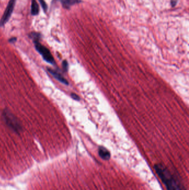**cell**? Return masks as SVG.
<instances>
[{"label":"cell","mask_w":189,"mask_h":190,"mask_svg":"<svg viewBox=\"0 0 189 190\" xmlns=\"http://www.w3.org/2000/svg\"><path fill=\"white\" fill-rule=\"evenodd\" d=\"M155 170L167 190H184L179 181L162 164L154 166Z\"/></svg>","instance_id":"6da1fadb"},{"label":"cell","mask_w":189,"mask_h":190,"mask_svg":"<svg viewBox=\"0 0 189 190\" xmlns=\"http://www.w3.org/2000/svg\"><path fill=\"white\" fill-rule=\"evenodd\" d=\"M3 120L7 125L17 133H19L22 130V126L18 120L12 112L7 109H5L3 112Z\"/></svg>","instance_id":"7a4b0ae2"},{"label":"cell","mask_w":189,"mask_h":190,"mask_svg":"<svg viewBox=\"0 0 189 190\" xmlns=\"http://www.w3.org/2000/svg\"><path fill=\"white\" fill-rule=\"evenodd\" d=\"M34 43L35 45L36 49L42 56L43 59L47 63H51V64H54L55 59L53 57L51 53L49 51V49L45 46H43L42 45H41L39 42V41L35 42Z\"/></svg>","instance_id":"3957f363"},{"label":"cell","mask_w":189,"mask_h":190,"mask_svg":"<svg viewBox=\"0 0 189 190\" xmlns=\"http://www.w3.org/2000/svg\"><path fill=\"white\" fill-rule=\"evenodd\" d=\"M16 2V0H10L8 2V5L4 12L3 16L0 20V26H3L10 20V17L13 12Z\"/></svg>","instance_id":"277c9868"},{"label":"cell","mask_w":189,"mask_h":190,"mask_svg":"<svg viewBox=\"0 0 189 190\" xmlns=\"http://www.w3.org/2000/svg\"><path fill=\"white\" fill-rule=\"evenodd\" d=\"M98 154L104 160H109L111 158V154L107 148L101 146L98 149Z\"/></svg>","instance_id":"5b68a950"},{"label":"cell","mask_w":189,"mask_h":190,"mask_svg":"<svg viewBox=\"0 0 189 190\" xmlns=\"http://www.w3.org/2000/svg\"><path fill=\"white\" fill-rule=\"evenodd\" d=\"M48 70L49 73H51L55 77V78L57 80H58L59 81L62 82V83L65 84V85H68V81L59 73L55 71V70H52V69H48Z\"/></svg>","instance_id":"8992f818"},{"label":"cell","mask_w":189,"mask_h":190,"mask_svg":"<svg viewBox=\"0 0 189 190\" xmlns=\"http://www.w3.org/2000/svg\"><path fill=\"white\" fill-rule=\"evenodd\" d=\"M60 1L63 7L65 9H69L73 5L81 2L79 0H60Z\"/></svg>","instance_id":"52a82bcc"},{"label":"cell","mask_w":189,"mask_h":190,"mask_svg":"<svg viewBox=\"0 0 189 190\" xmlns=\"http://www.w3.org/2000/svg\"><path fill=\"white\" fill-rule=\"evenodd\" d=\"M39 6L36 0H32L31 3V14L33 16H36L39 13Z\"/></svg>","instance_id":"ba28073f"},{"label":"cell","mask_w":189,"mask_h":190,"mask_svg":"<svg viewBox=\"0 0 189 190\" xmlns=\"http://www.w3.org/2000/svg\"><path fill=\"white\" fill-rule=\"evenodd\" d=\"M29 37L33 40V42H38L41 39V34L38 33L32 32L29 35Z\"/></svg>","instance_id":"9c48e42d"},{"label":"cell","mask_w":189,"mask_h":190,"mask_svg":"<svg viewBox=\"0 0 189 190\" xmlns=\"http://www.w3.org/2000/svg\"><path fill=\"white\" fill-rule=\"evenodd\" d=\"M38 1H39V3L41 4L44 12H46V11H47V9H48V6H47V5L45 1V0H38Z\"/></svg>","instance_id":"30bf717a"},{"label":"cell","mask_w":189,"mask_h":190,"mask_svg":"<svg viewBox=\"0 0 189 190\" xmlns=\"http://www.w3.org/2000/svg\"><path fill=\"white\" fill-rule=\"evenodd\" d=\"M68 67V63H67L66 61H64L63 62V69H64L65 71H67Z\"/></svg>","instance_id":"8fae6325"},{"label":"cell","mask_w":189,"mask_h":190,"mask_svg":"<svg viewBox=\"0 0 189 190\" xmlns=\"http://www.w3.org/2000/svg\"><path fill=\"white\" fill-rule=\"evenodd\" d=\"M71 97L75 100H79V97L77 95H76L75 93H72L71 94Z\"/></svg>","instance_id":"7c38bea8"},{"label":"cell","mask_w":189,"mask_h":190,"mask_svg":"<svg viewBox=\"0 0 189 190\" xmlns=\"http://www.w3.org/2000/svg\"><path fill=\"white\" fill-rule=\"evenodd\" d=\"M16 37H12V38H11V39H9V42H10V43H14L16 41Z\"/></svg>","instance_id":"4fadbf2b"}]
</instances>
